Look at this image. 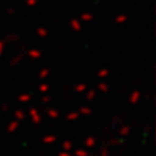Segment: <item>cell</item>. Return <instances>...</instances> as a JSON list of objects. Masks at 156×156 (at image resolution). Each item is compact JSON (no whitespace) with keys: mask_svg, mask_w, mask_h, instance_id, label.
<instances>
[{"mask_svg":"<svg viewBox=\"0 0 156 156\" xmlns=\"http://www.w3.org/2000/svg\"><path fill=\"white\" fill-rule=\"evenodd\" d=\"M72 27L74 29V30H80V29H81V25L78 23V21H76V20H74V21H72Z\"/></svg>","mask_w":156,"mask_h":156,"instance_id":"obj_1","label":"cell"},{"mask_svg":"<svg viewBox=\"0 0 156 156\" xmlns=\"http://www.w3.org/2000/svg\"><path fill=\"white\" fill-rule=\"evenodd\" d=\"M91 18H92L91 14H83V16H82V20H85V21H90Z\"/></svg>","mask_w":156,"mask_h":156,"instance_id":"obj_4","label":"cell"},{"mask_svg":"<svg viewBox=\"0 0 156 156\" xmlns=\"http://www.w3.org/2000/svg\"><path fill=\"white\" fill-rule=\"evenodd\" d=\"M38 34H39V35H42V37H46V35H47V31L44 30V29H39Z\"/></svg>","mask_w":156,"mask_h":156,"instance_id":"obj_3","label":"cell"},{"mask_svg":"<svg viewBox=\"0 0 156 156\" xmlns=\"http://www.w3.org/2000/svg\"><path fill=\"white\" fill-rule=\"evenodd\" d=\"M35 3H37V0H27V4H29V5H34Z\"/></svg>","mask_w":156,"mask_h":156,"instance_id":"obj_8","label":"cell"},{"mask_svg":"<svg viewBox=\"0 0 156 156\" xmlns=\"http://www.w3.org/2000/svg\"><path fill=\"white\" fill-rule=\"evenodd\" d=\"M125 20H126V17H125V16H120V17H117V22L121 23V22H124Z\"/></svg>","mask_w":156,"mask_h":156,"instance_id":"obj_5","label":"cell"},{"mask_svg":"<svg viewBox=\"0 0 156 156\" xmlns=\"http://www.w3.org/2000/svg\"><path fill=\"white\" fill-rule=\"evenodd\" d=\"M107 74H108V72H107V70H100V73H99L100 77H105Z\"/></svg>","mask_w":156,"mask_h":156,"instance_id":"obj_6","label":"cell"},{"mask_svg":"<svg viewBox=\"0 0 156 156\" xmlns=\"http://www.w3.org/2000/svg\"><path fill=\"white\" fill-rule=\"evenodd\" d=\"M47 74H48V70H42L41 72V77H43V78L47 77Z\"/></svg>","mask_w":156,"mask_h":156,"instance_id":"obj_7","label":"cell"},{"mask_svg":"<svg viewBox=\"0 0 156 156\" xmlns=\"http://www.w3.org/2000/svg\"><path fill=\"white\" fill-rule=\"evenodd\" d=\"M30 56H33V57H39V56H41V52H39V51H31V52H30Z\"/></svg>","mask_w":156,"mask_h":156,"instance_id":"obj_2","label":"cell"},{"mask_svg":"<svg viewBox=\"0 0 156 156\" xmlns=\"http://www.w3.org/2000/svg\"><path fill=\"white\" fill-rule=\"evenodd\" d=\"M100 89L101 90H107V86L105 85H100Z\"/></svg>","mask_w":156,"mask_h":156,"instance_id":"obj_9","label":"cell"}]
</instances>
